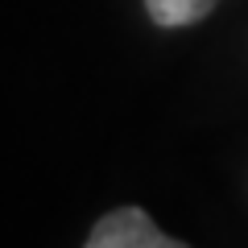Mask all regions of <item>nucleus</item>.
Returning a JSON list of instances; mask_svg holds the SVG:
<instances>
[{"label": "nucleus", "instance_id": "obj_1", "mask_svg": "<svg viewBox=\"0 0 248 248\" xmlns=\"http://www.w3.org/2000/svg\"><path fill=\"white\" fill-rule=\"evenodd\" d=\"M87 248H186V244L166 236L141 207H116L91 228Z\"/></svg>", "mask_w": 248, "mask_h": 248}, {"label": "nucleus", "instance_id": "obj_2", "mask_svg": "<svg viewBox=\"0 0 248 248\" xmlns=\"http://www.w3.org/2000/svg\"><path fill=\"white\" fill-rule=\"evenodd\" d=\"M219 0H145L149 17L157 21L161 29H182V25H195L203 21L207 13L215 9Z\"/></svg>", "mask_w": 248, "mask_h": 248}]
</instances>
